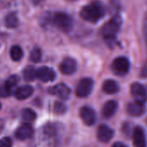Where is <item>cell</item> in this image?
Instances as JSON below:
<instances>
[{
	"mask_svg": "<svg viewBox=\"0 0 147 147\" xmlns=\"http://www.w3.org/2000/svg\"><path fill=\"white\" fill-rule=\"evenodd\" d=\"M104 15H105L104 6L99 1H94L89 5H85L80 12L81 18L90 23L98 22L104 17Z\"/></svg>",
	"mask_w": 147,
	"mask_h": 147,
	"instance_id": "1",
	"label": "cell"
},
{
	"mask_svg": "<svg viewBox=\"0 0 147 147\" xmlns=\"http://www.w3.org/2000/svg\"><path fill=\"white\" fill-rule=\"evenodd\" d=\"M122 20L119 16L113 17L101 29V35L107 40H113L119 31Z\"/></svg>",
	"mask_w": 147,
	"mask_h": 147,
	"instance_id": "2",
	"label": "cell"
},
{
	"mask_svg": "<svg viewBox=\"0 0 147 147\" xmlns=\"http://www.w3.org/2000/svg\"><path fill=\"white\" fill-rule=\"evenodd\" d=\"M52 23L60 30L67 32L72 29L73 19L70 16L63 12H56L52 17Z\"/></svg>",
	"mask_w": 147,
	"mask_h": 147,
	"instance_id": "3",
	"label": "cell"
},
{
	"mask_svg": "<svg viewBox=\"0 0 147 147\" xmlns=\"http://www.w3.org/2000/svg\"><path fill=\"white\" fill-rule=\"evenodd\" d=\"M111 69L116 76H124L129 72L130 61L125 56H119L113 61Z\"/></svg>",
	"mask_w": 147,
	"mask_h": 147,
	"instance_id": "4",
	"label": "cell"
},
{
	"mask_svg": "<svg viewBox=\"0 0 147 147\" xmlns=\"http://www.w3.org/2000/svg\"><path fill=\"white\" fill-rule=\"evenodd\" d=\"M93 87L94 82L91 78H83L79 82L76 87V94L80 98H86L91 94Z\"/></svg>",
	"mask_w": 147,
	"mask_h": 147,
	"instance_id": "5",
	"label": "cell"
},
{
	"mask_svg": "<svg viewBox=\"0 0 147 147\" xmlns=\"http://www.w3.org/2000/svg\"><path fill=\"white\" fill-rule=\"evenodd\" d=\"M131 94L136 101L144 104L147 100V92L144 87L138 83L134 82L131 86Z\"/></svg>",
	"mask_w": 147,
	"mask_h": 147,
	"instance_id": "6",
	"label": "cell"
},
{
	"mask_svg": "<svg viewBox=\"0 0 147 147\" xmlns=\"http://www.w3.org/2000/svg\"><path fill=\"white\" fill-rule=\"evenodd\" d=\"M49 92L53 94V95H55L57 96L58 98H60L61 100H67L70 96V89L69 88L64 84V83H59L52 88H50L49 89Z\"/></svg>",
	"mask_w": 147,
	"mask_h": 147,
	"instance_id": "7",
	"label": "cell"
},
{
	"mask_svg": "<svg viewBox=\"0 0 147 147\" xmlns=\"http://www.w3.org/2000/svg\"><path fill=\"white\" fill-rule=\"evenodd\" d=\"M36 76L37 79H39L40 81L43 82H53L55 77V72L46 66H42L39 68H37L36 70Z\"/></svg>",
	"mask_w": 147,
	"mask_h": 147,
	"instance_id": "8",
	"label": "cell"
},
{
	"mask_svg": "<svg viewBox=\"0 0 147 147\" xmlns=\"http://www.w3.org/2000/svg\"><path fill=\"white\" fill-rule=\"evenodd\" d=\"M60 71L63 74V75H72L77 69V62L75 59L71 57L65 58L60 64Z\"/></svg>",
	"mask_w": 147,
	"mask_h": 147,
	"instance_id": "9",
	"label": "cell"
},
{
	"mask_svg": "<svg viewBox=\"0 0 147 147\" xmlns=\"http://www.w3.org/2000/svg\"><path fill=\"white\" fill-rule=\"evenodd\" d=\"M132 140L134 147H146L147 142L145 138V134L142 127L136 126L132 131Z\"/></svg>",
	"mask_w": 147,
	"mask_h": 147,
	"instance_id": "10",
	"label": "cell"
},
{
	"mask_svg": "<svg viewBox=\"0 0 147 147\" xmlns=\"http://www.w3.org/2000/svg\"><path fill=\"white\" fill-rule=\"evenodd\" d=\"M33 133H34L33 127L31 126L30 124L26 122L17 129L15 135H16V138L19 140H26V139L30 138Z\"/></svg>",
	"mask_w": 147,
	"mask_h": 147,
	"instance_id": "11",
	"label": "cell"
},
{
	"mask_svg": "<svg viewBox=\"0 0 147 147\" xmlns=\"http://www.w3.org/2000/svg\"><path fill=\"white\" fill-rule=\"evenodd\" d=\"M80 116L87 125H92L95 123L96 114L93 108L89 107H83L80 111Z\"/></svg>",
	"mask_w": 147,
	"mask_h": 147,
	"instance_id": "12",
	"label": "cell"
},
{
	"mask_svg": "<svg viewBox=\"0 0 147 147\" xmlns=\"http://www.w3.org/2000/svg\"><path fill=\"white\" fill-rule=\"evenodd\" d=\"M113 137V131L107 125H101L97 130V138L102 143L109 142Z\"/></svg>",
	"mask_w": 147,
	"mask_h": 147,
	"instance_id": "13",
	"label": "cell"
},
{
	"mask_svg": "<svg viewBox=\"0 0 147 147\" xmlns=\"http://www.w3.org/2000/svg\"><path fill=\"white\" fill-rule=\"evenodd\" d=\"M144 106L143 103H140L138 101L130 102L127 106V113L133 117H139L142 116L144 113Z\"/></svg>",
	"mask_w": 147,
	"mask_h": 147,
	"instance_id": "14",
	"label": "cell"
},
{
	"mask_svg": "<svg viewBox=\"0 0 147 147\" xmlns=\"http://www.w3.org/2000/svg\"><path fill=\"white\" fill-rule=\"evenodd\" d=\"M34 93V88L30 86V85H24L22 87H19L18 88L16 89L14 95L16 97V99L19 100H26L28 98H30Z\"/></svg>",
	"mask_w": 147,
	"mask_h": 147,
	"instance_id": "15",
	"label": "cell"
},
{
	"mask_svg": "<svg viewBox=\"0 0 147 147\" xmlns=\"http://www.w3.org/2000/svg\"><path fill=\"white\" fill-rule=\"evenodd\" d=\"M117 109H118V103L115 100H108L104 104L101 113L104 118L109 119L114 115Z\"/></svg>",
	"mask_w": 147,
	"mask_h": 147,
	"instance_id": "16",
	"label": "cell"
},
{
	"mask_svg": "<svg viewBox=\"0 0 147 147\" xmlns=\"http://www.w3.org/2000/svg\"><path fill=\"white\" fill-rule=\"evenodd\" d=\"M102 89L107 94H113L119 91V87L117 82H115L114 80H107L102 85Z\"/></svg>",
	"mask_w": 147,
	"mask_h": 147,
	"instance_id": "17",
	"label": "cell"
},
{
	"mask_svg": "<svg viewBox=\"0 0 147 147\" xmlns=\"http://www.w3.org/2000/svg\"><path fill=\"white\" fill-rule=\"evenodd\" d=\"M36 68L33 66L26 67L23 71V76L26 82H32L35 79H37L36 76Z\"/></svg>",
	"mask_w": 147,
	"mask_h": 147,
	"instance_id": "18",
	"label": "cell"
},
{
	"mask_svg": "<svg viewBox=\"0 0 147 147\" xmlns=\"http://www.w3.org/2000/svg\"><path fill=\"white\" fill-rule=\"evenodd\" d=\"M19 20L18 16L15 13H10L5 18V25L7 28L10 29H15L18 26Z\"/></svg>",
	"mask_w": 147,
	"mask_h": 147,
	"instance_id": "19",
	"label": "cell"
},
{
	"mask_svg": "<svg viewBox=\"0 0 147 147\" xmlns=\"http://www.w3.org/2000/svg\"><path fill=\"white\" fill-rule=\"evenodd\" d=\"M11 58L14 61H20L23 56H24V52L23 49H21V47L18 46V45H14L11 48Z\"/></svg>",
	"mask_w": 147,
	"mask_h": 147,
	"instance_id": "20",
	"label": "cell"
},
{
	"mask_svg": "<svg viewBox=\"0 0 147 147\" xmlns=\"http://www.w3.org/2000/svg\"><path fill=\"white\" fill-rule=\"evenodd\" d=\"M58 132V127L55 124H47L43 127V133L44 135L49 137V138H54Z\"/></svg>",
	"mask_w": 147,
	"mask_h": 147,
	"instance_id": "21",
	"label": "cell"
},
{
	"mask_svg": "<svg viewBox=\"0 0 147 147\" xmlns=\"http://www.w3.org/2000/svg\"><path fill=\"white\" fill-rule=\"evenodd\" d=\"M36 118V113L30 108H25L22 111V119L25 122H31L34 121Z\"/></svg>",
	"mask_w": 147,
	"mask_h": 147,
	"instance_id": "22",
	"label": "cell"
},
{
	"mask_svg": "<svg viewBox=\"0 0 147 147\" xmlns=\"http://www.w3.org/2000/svg\"><path fill=\"white\" fill-rule=\"evenodd\" d=\"M13 86H11L7 81L0 87V96L1 97H9L11 93H12V90H13Z\"/></svg>",
	"mask_w": 147,
	"mask_h": 147,
	"instance_id": "23",
	"label": "cell"
},
{
	"mask_svg": "<svg viewBox=\"0 0 147 147\" xmlns=\"http://www.w3.org/2000/svg\"><path fill=\"white\" fill-rule=\"evenodd\" d=\"M41 59H42V50L37 47L34 48L30 52V60L33 62H38L41 61Z\"/></svg>",
	"mask_w": 147,
	"mask_h": 147,
	"instance_id": "24",
	"label": "cell"
},
{
	"mask_svg": "<svg viewBox=\"0 0 147 147\" xmlns=\"http://www.w3.org/2000/svg\"><path fill=\"white\" fill-rule=\"evenodd\" d=\"M67 111V107L62 102H55L54 105V112L56 114H63Z\"/></svg>",
	"mask_w": 147,
	"mask_h": 147,
	"instance_id": "25",
	"label": "cell"
},
{
	"mask_svg": "<svg viewBox=\"0 0 147 147\" xmlns=\"http://www.w3.org/2000/svg\"><path fill=\"white\" fill-rule=\"evenodd\" d=\"M0 147H12V140L9 137H5L0 139Z\"/></svg>",
	"mask_w": 147,
	"mask_h": 147,
	"instance_id": "26",
	"label": "cell"
},
{
	"mask_svg": "<svg viewBox=\"0 0 147 147\" xmlns=\"http://www.w3.org/2000/svg\"><path fill=\"white\" fill-rule=\"evenodd\" d=\"M143 33H144V40L147 43V13L144 16V23H143Z\"/></svg>",
	"mask_w": 147,
	"mask_h": 147,
	"instance_id": "27",
	"label": "cell"
},
{
	"mask_svg": "<svg viewBox=\"0 0 147 147\" xmlns=\"http://www.w3.org/2000/svg\"><path fill=\"white\" fill-rule=\"evenodd\" d=\"M140 76L142 78H147V61H145V63L144 64L141 72H140Z\"/></svg>",
	"mask_w": 147,
	"mask_h": 147,
	"instance_id": "28",
	"label": "cell"
},
{
	"mask_svg": "<svg viewBox=\"0 0 147 147\" xmlns=\"http://www.w3.org/2000/svg\"><path fill=\"white\" fill-rule=\"evenodd\" d=\"M113 147H127L126 145H125L123 143L121 142H116L113 144Z\"/></svg>",
	"mask_w": 147,
	"mask_h": 147,
	"instance_id": "29",
	"label": "cell"
},
{
	"mask_svg": "<svg viewBox=\"0 0 147 147\" xmlns=\"http://www.w3.org/2000/svg\"><path fill=\"white\" fill-rule=\"evenodd\" d=\"M42 2V0H33L34 5H39Z\"/></svg>",
	"mask_w": 147,
	"mask_h": 147,
	"instance_id": "30",
	"label": "cell"
},
{
	"mask_svg": "<svg viewBox=\"0 0 147 147\" xmlns=\"http://www.w3.org/2000/svg\"><path fill=\"white\" fill-rule=\"evenodd\" d=\"M1 107H2V105H1V103H0V109H1Z\"/></svg>",
	"mask_w": 147,
	"mask_h": 147,
	"instance_id": "31",
	"label": "cell"
},
{
	"mask_svg": "<svg viewBox=\"0 0 147 147\" xmlns=\"http://www.w3.org/2000/svg\"><path fill=\"white\" fill-rule=\"evenodd\" d=\"M67 1H75V0H67Z\"/></svg>",
	"mask_w": 147,
	"mask_h": 147,
	"instance_id": "32",
	"label": "cell"
}]
</instances>
